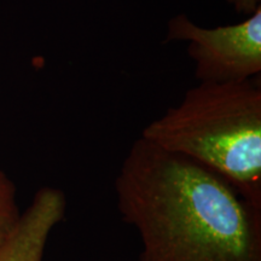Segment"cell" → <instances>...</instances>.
<instances>
[{
  "mask_svg": "<svg viewBox=\"0 0 261 261\" xmlns=\"http://www.w3.org/2000/svg\"><path fill=\"white\" fill-rule=\"evenodd\" d=\"M115 192L142 242L138 261H261V208L194 160L139 137Z\"/></svg>",
  "mask_w": 261,
  "mask_h": 261,
  "instance_id": "obj_1",
  "label": "cell"
},
{
  "mask_svg": "<svg viewBox=\"0 0 261 261\" xmlns=\"http://www.w3.org/2000/svg\"><path fill=\"white\" fill-rule=\"evenodd\" d=\"M142 138L194 160L261 208V77L198 83Z\"/></svg>",
  "mask_w": 261,
  "mask_h": 261,
  "instance_id": "obj_2",
  "label": "cell"
},
{
  "mask_svg": "<svg viewBox=\"0 0 261 261\" xmlns=\"http://www.w3.org/2000/svg\"><path fill=\"white\" fill-rule=\"evenodd\" d=\"M166 41L188 45L198 83H237L261 75V9L238 23L214 28L179 14L168 21Z\"/></svg>",
  "mask_w": 261,
  "mask_h": 261,
  "instance_id": "obj_3",
  "label": "cell"
},
{
  "mask_svg": "<svg viewBox=\"0 0 261 261\" xmlns=\"http://www.w3.org/2000/svg\"><path fill=\"white\" fill-rule=\"evenodd\" d=\"M67 198L60 189L35 192L15 232L0 249V261H42L48 237L65 217Z\"/></svg>",
  "mask_w": 261,
  "mask_h": 261,
  "instance_id": "obj_4",
  "label": "cell"
},
{
  "mask_svg": "<svg viewBox=\"0 0 261 261\" xmlns=\"http://www.w3.org/2000/svg\"><path fill=\"white\" fill-rule=\"evenodd\" d=\"M16 187L0 168V249L15 232L21 219Z\"/></svg>",
  "mask_w": 261,
  "mask_h": 261,
  "instance_id": "obj_5",
  "label": "cell"
},
{
  "mask_svg": "<svg viewBox=\"0 0 261 261\" xmlns=\"http://www.w3.org/2000/svg\"><path fill=\"white\" fill-rule=\"evenodd\" d=\"M226 3L232 6L237 14L246 16V17L261 9V0H226Z\"/></svg>",
  "mask_w": 261,
  "mask_h": 261,
  "instance_id": "obj_6",
  "label": "cell"
},
{
  "mask_svg": "<svg viewBox=\"0 0 261 261\" xmlns=\"http://www.w3.org/2000/svg\"><path fill=\"white\" fill-rule=\"evenodd\" d=\"M136 261H138V260H136Z\"/></svg>",
  "mask_w": 261,
  "mask_h": 261,
  "instance_id": "obj_7",
  "label": "cell"
}]
</instances>
